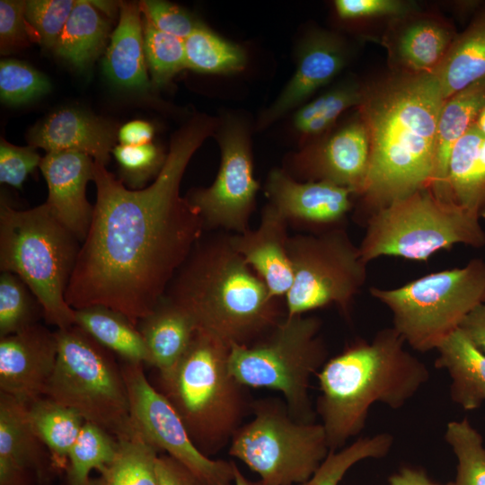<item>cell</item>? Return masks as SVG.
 I'll use <instances>...</instances> for the list:
<instances>
[{"instance_id": "48", "label": "cell", "mask_w": 485, "mask_h": 485, "mask_svg": "<svg viewBox=\"0 0 485 485\" xmlns=\"http://www.w3.org/2000/svg\"><path fill=\"white\" fill-rule=\"evenodd\" d=\"M157 485H206L186 466L166 454L156 461Z\"/></svg>"}, {"instance_id": "49", "label": "cell", "mask_w": 485, "mask_h": 485, "mask_svg": "<svg viewBox=\"0 0 485 485\" xmlns=\"http://www.w3.org/2000/svg\"><path fill=\"white\" fill-rule=\"evenodd\" d=\"M459 328L485 355V303L477 305L461 322Z\"/></svg>"}, {"instance_id": "54", "label": "cell", "mask_w": 485, "mask_h": 485, "mask_svg": "<svg viewBox=\"0 0 485 485\" xmlns=\"http://www.w3.org/2000/svg\"><path fill=\"white\" fill-rule=\"evenodd\" d=\"M483 303H485V297H484V301H483Z\"/></svg>"}, {"instance_id": "3", "label": "cell", "mask_w": 485, "mask_h": 485, "mask_svg": "<svg viewBox=\"0 0 485 485\" xmlns=\"http://www.w3.org/2000/svg\"><path fill=\"white\" fill-rule=\"evenodd\" d=\"M164 296L186 311L198 329L229 345L254 342L283 317L279 298L223 231L200 238Z\"/></svg>"}, {"instance_id": "10", "label": "cell", "mask_w": 485, "mask_h": 485, "mask_svg": "<svg viewBox=\"0 0 485 485\" xmlns=\"http://www.w3.org/2000/svg\"><path fill=\"white\" fill-rule=\"evenodd\" d=\"M384 304L392 327L419 352L436 349L485 297V261L473 259L462 268L428 274L396 288L370 287Z\"/></svg>"}, {"instance_id": "8", "label": "cell", "mask_w": 485, "mask_h": 485, "mask_svg": "<svg viewBox=\"0 0 485 485\" xmlns=\"http://www.w3.org/2000/svg\"><path fill=\"white\" fill-rule=\"evenodd\" d=\"M481 219L429 188L395 200L366 222L359 251L366 263L380 257L427 260L436 252L463 243L485 244Z\"/></svg>"}, {"instance_id": "6", "label": "cell", "mask_w": 485, "mask_h": 485, "mask_svg": "<svg viewBox=\"0 0 485 485\" xmlns=\"http://www.w3.org/2000/svg\"><path fill=\"white\" fill-rule=\"evenodd\" d=\"M46 203L27 210L0 202V269L21 278L43 309L47 323L75 325L66 291L81 246Z\"/></svg>"}, {"instance_id": "34", "label": "cell", "mask_w": 485, "mask_h": 485, "mask_svg": "<svg viewBox=\"0 0 485 485\" xmlns=\"http://www.w3.org/2000/svg\"><path fill=\"white\" fill-rule=\"evenodd\" d=\"M186 68L200 73L232 74L246 63L243 49L199 24L184 40Z\"/></svg>"}, {"instance_id": "19", "label": "cell", "mask_w": 485, "mask_h": 485, "mask_svg": "<svg viewBox=\"0 0 485 485\" xmlns=\"http://www.w3.org/2000/svg\"><path fill=\"white\" fill-rule=\"evenodd\" d=\"M56 472L25 404L0 392V485H44Z\"/></svg>"}, {"instance_id": "43", "label": "cell", "mask_w": 485, "mask_h": 485, "mask_svg": "<svg viewBox=\"0 0 485 485\" xmlns=\"http://www.w3.org/2000/svg\"><path fill=\"white\" fill-rule=\"evenodd\" d=\"M112 154L121 169L123 179L133 190L141 187L154 174L158 175L166 158L151 143L119 145L114 146Z\"/></svg>"}, {"instance_id": "38", "label": "cell", "mask_w": 485, "mask_h": 485, "mask_svg": "<svg viewBox=\"0 0 485 485\" xmlns=\"http://www.w3.org/2000/svg\"><path fill=\"white\" fill-rule=\"evenodd\" d=\"M445 440L457 460L455 480L448 485H485V447L468 419L448 422Z\"/></svg>"}, {"instance_id": "9", "label": "cell", "mask_w": 485, "mask_h": 485, "mask_svg": "<svg viewBox=\"0 0 485 485\" xmlns=\"http://www.w3.org/2000/svg\"><path fill=\"white\" fill-rule=\"evenodd\" d=\"M55 332L57 358L45 396L116 438L131 432L128 389L115 354L75 324Z\"/></svg>"}, {"instance_id": "27", "label": "cell", "mask_w": 485, "mask_h": 485, "mask_svg": "<svg viewBox=\"0 0 485 485\" xmlns=\"http://www.w3.org/2000/svg\"><path fill=\"white\" fill-rule=\"evenodd\" d=\"M436 366L446 370L451 379L450 396L465 410L485 401V355L460 328L436 348Z\"/></svg>"}, {"instance_id": "45", "label": "cell", "mask_w": 485, "mask_h": 485, "mask_svg": "<svg viewBox=\"0 0 485 485\" xmlns=\"http://www.w3.org/2000/svg\"><path fill=\"white\" fill-rule=\"evenodd\" d=\"M334 6L343 20L381 17L391 20L419 10L415 3L401 0H336Z\"/></svg>"}, {"instance_id": "42", "label": "cell", "mask_w": 485, "mask_h": 485, "mask_svg": "<svg viewBox=\"0 0 485 485\" xmlns=\"http://www.w3.org/2000/svg\"><path fill=\"white\" fill-rule=\"evenodd\" d=\"M75 0H30L25 17L35 39L54 48L75 6Z\"/></svg>"}, {"instance_id": "52", "label": "cell", "mask_w": 485, "mask_h": 485, "mask_svg": "<svg viewBox=\"0 0 485 485\" xmlns=\"http://www.w3.org/2000/svg\"><path fill=\"white\" fill-rule=\"evenodd\" d=\"M234 485H266L260 480L259 481H253L247 479L238 469L236 464L234 465Z\"/></svg>"}, {"instance_id": "39", "label": "cell", "mask_w": 485, "mask_h": 485, "mask_svg": "<svg viewBox=\"0 0 485 485\" xmlns=\"http://www.w3.org/2000/svg\"><path fill=\"white\" fill-rule=\"evenodd\" d=\"M43 316V309L24 281L4 271L0 276V338L16 333Z\"/></svg>"}, {"instance_id": "2", "label": "cell", "mask_w": 485, "mask_h": 485, "mask_svg": "<svg viewBox=\"0 0 485 485\" xmlns=\"http://www.w3.org/2000/svg\"><path fill=\"white\" fill-rule=\"evenodd\" d=\"M443 97L433 74L390 71L363 86L358 115L369 137V163L354 212L365 225L376 211L428 188Z\"/></svg>"}, {"instance_id": "41", "label": "cell", "mask_w": 485, "mask_h": 485, "mask_svg": "<svg viewBox=\"0 0 485 485\" xmlns=\"http://www.w3.org/2000/svg\"><path fill=\"white\" fill-rule=\"evenodd\" d=\"M50 90L48 79L26 63L8 59L0 62L1 101L11 105L29 102Z\"/></svg>"}, {"instance_id": "40", "label": "cell", "mask_w": 485, "mask_h": 485, "mask_svg": "<svg viewBox=\"0 0 485 485\" xmlns=\"http://www.w3.org/2000/svg\"><path fill=\"white\" fill-rule=\"evenodd\" d=\"M144 48L153 81L162 85L186 68L184 40L157 29L143 17Z\"/></svg>"}, {"instance_id": "46", "label": "cell", "mask_w": 485, "mask_h": 485, "mask_svg": "<svg viewBox=\"0 0 485 485\" xmlns=\"http://www.w3.org/2000/svg\"><path fill=\"white\" fill-rule=\"evenodd\" d=\"M139 7L144 17L157 29L183 40L198 25L188 13L168 2L146 0Z\"/></svg>"}, {"instance_id": "17", "label": "cell", "mask_w": 485, "mask_h": 485, "mask_svg": "<svg viewBox=\"0 0 485 485\" xmlns=\"http://www.w3.org/2000/svg\"><path fill=\"white\" fill-rule=\"evenodd\" d=\"M57 358L56 332L39 322L0 338V392L24 404L45 396Z\"/></svg>"}, {"instance_id": "33", "label": "cell", "mask_w": 485, "mask_h": 485, "mask_svg": "<svg viewBox=\"0 0 485 485\" xmlns=\"http://www.w3.org/2000/svg\"><path fill=\"white\" fill-rule=\"evenodd\" d=\"M118 442L114 457L89 485H157L159 452L135 428Z\"/></svg>"}, {"instance_id": "53", "label": "cell", "mask_w": 485, "mask_h": 485, "mask_svg": "<svg viewBox=\"0 0 485 485\" xmlns=\"http://www.w3.org/2000/svg\"><path fill=\"white\" fill-rule=\"evenodd\" d=\"M474 126L481 134L485 136V106L479 112L475 119Z\"/></svg>"}, {"instance_id": "23", "label": "cell", "mask_w": 485, "mask_h": 485, "mask_svg": "<svg viewBox=\"0 0 485 485\" xmlns=\"http://www.w3.org/2000/svg\"><path fill=\"white\" fill-rule=\"evenodd\" d=\"M114 127L75 109H62L34 126L28 134L31 146L50 152L74 151L106 164L114 148Z\"/></svg>"}, {"instance_id": "18", "label": "cell", "mask_w": 485, "mask_h": 485, "mask_svg": "<svg viewBox=\"0 0 485 485\" xmlns=\"http://www.w3.org/2000/svg\"><path fill=\"white\" fill-rule=\"evenodd\" d=\"M440 14L419 10L392 18L382 38L390 71L434 74L457 36Z\"/></svg>"}, {"instance_id": "29", "label": "cell", "mask_w": 485, "mask_h": 485, "mask_svg": "<svg viewBox=\"0 0 485 485\" xmlns=\"http://www.w3.org/2000/svg\"><path fill=\"white\" fill-rule=\"evenodd\" d=\"M433 75L445 100L485 80V4L475 13L466 29L457 34Z\"/></svg>"}, {"instance_id": "36", "label": "cell", "mask_w": 485, "mask_h": 485, "mask_svg": "<svg viewBox=\"0 0 485 485\" xmlns=\"http://www.w3.org/2000/svg\"><path fill=\"white\" fill-rule=\"evenodd\" d=\"M362 84L343 83L303 106L295 114V128L304 135L325 132L347 109L358 106L363 97Z\"/></svg>"}, {"instance_id": "4", "label": "cell", "mask_w": 485, "mask_h": 485, "mask_svg": "<svg viewBox=\"0 0 485 485\" xmlns=\"http://www.w3.org/2000/svg\"><path fill=\"white\" fill-rule=\"evenodd\" d=\"M405 345L393 327L385 328L371 341L354 342L317 373L316 410L330 451L362 431L375 403L400 409L428 381V367Z\"/></svg>"}, {"instance_id": "16", "label": "cell", "mask_w": 485, "mask_h": 485, "mask_svg": "<svg viewBox=\"0 0 485 485\" xmlns=\"http://www.w3.org/2000/svg\"><path fill=\"white\" fill-rule=\"evenodd\" d=\"M369 152L368 133L358 115L325 141L295 154L287 173L304 181H328L347 188L357 198L365 185Z\"/></svg>"}, {"instance_id": "25", "label": "cell", "mask_w": 485, "mask_h": 485, "mask_svg": "<svg viewBox=\"0 0 485 485\" xmlns=\"http://www.w3.org/2000/svg\"><path fill=\"white\" fill-rule=\"evenodd\" d=\"M139 4H119V23L103 59L109 79L120 87L144 90L148 86Z\"/></svg>"}, {"instance_id": "20", "label": "cell", "mask_w": 485, "mask_h": 485, "mask_svg": "<svg viewBox=\"0 0 485 485\" xmlns=\"http://www.w3.org/2000/svg\"><path fill=\"white\" fill-rule=\"evenodd\" d=\"M94 167L91 156L74 151L47 153L40 164L48 190L45 203L53 216L83 242L93 215L85 190L94 178Z\"/></svg>"}, {"instance_id": "35", "label": "cell", "mask_w": 485, "mask_h": 485, "mask_svg": "<svg viewBox=\"0 0 485 485\" xmlns=\"http://www.w3.org/2000/svg\"><path fill=\"white\" fill-rule=\"evenodd\" d=\"M118 438L101 427L84 422L67 456L68 485H89L92 471H99L114 457Z\"/></svg>"}, {"instance_id": "13", "label": "cell", "mask_w": 485, "mask_h": 485, "mask_svg": "<svg viewBox=\"0 0 485 485\" xmlns=\"http://www.w3.org/2000/svg\"><path fill=\"white\" fill-rule=\"evenodd\" d=\"M133 427L158 452L174 458L206 485H232L233 462L213 460L194 445L168 400L148 382L143 364L123 362Z\"/></svg>"}, {"instance_id": "11", "label": "cell", "mask_w": 485, "mask_h": 485, "mask_svg": "<svg viewBox=\"0 0 485 485\" xmlns=\"http://www.w3.org/2000/svg\"><path fill=\"white\" fill-rule=\"evenodd\" d=\"M253 418L230 442L229 454L258 473L266 485H297L309 480L330 453L321 423L301 422L286 401H252Z\"/></svg>"}, {"instance_id": "5", "label": "cell", "mask_w": 485, "mask_h": 485, "mask_svg": "<svg viewBox=\"0 0 485 485\" xmlns=\"http://www.w3.org/2000/svg\"><path fill=\"white\" fill-rule=\"evenodd\" d=\"M230 345L198 329L188 349L157 389L171 403L198 449L208 456L230 444L251 413L247 387L230 372Z\"/></svg>"}, {"instance_id": "28", "label": "cell", "mask_w": 485, "mask_h": 485, "mask_svg": "<svg viewBox=\"0 0 485 485\" xmlns=\"http://www.w3.org/2000/svg\"><path fill=\"white\" fill-rule=\"evenodd\" d=\"M484 106L485 80L467 86L444 101L437 126L435 169L428 187L440 198L445 199V179L452 150L474 124Z\"/></svg>"}, {"instance_id": "37", "label": "cell", "mask_w": 485, "mask_h": 485, "mask_svg": "<svg viewBox=\"0 0 485 485\" xmlns=\"http://www.w3.org/2000/svg\"><path fill=\"white\" fill-rule=\"evenodd\" d=\"M393 444V436L380 433L360 437L350 445L330 451L317 471L306 481L297 485H339L356 463L369 458L385 456Z\"/></svg>"}, {"instance_id": "12", "label": "cell", "mask_w": 485, "mask_h": 485, "mask_svg": "<svg viewBox=\"0 0 485 485\" xmlns=\"http://www.w3.org/2000/svg\"><path fill=\"white\" fill-rule=\"evenodd\" d=\"M293 284L285 296L287 315L336 305L350 313L366 281V265L346 228L295 234L288 240Z\"/></svg>"}, {"instance_id": "24", "label": "cell", "mask_w": 485, "mask_h": 485, "mask_svg": "<svg viewBox=\"0 0 485 485\" xmlns=\"http://www.w3.org/2000/svg\"><path fill=\"white\" fill-rule=\"evenodd\" d=\"M137 327L147 350V364L154 366L159 375L175 366L198 331L194 319L165 296Z\"/></svg>"}, {"instance_id": "31", "label": "cell", "mask_w": 485, "mask_h": 485, "mask_svg": "<svg viewBox=\"0 0 485 485\" xmlns=\"http://www.w3.org/2000/svg\"><path fill=\"white\" fill-rule=\"evenodd\" d=\"M75 324L125 362L148 363L147 350L137 327L125 315L93 305L75 310Z\"/></svg>"}, {"instance_id": "47", "label": "cell", "mask_w": 485, "mask_h": 485, "mask_svg": "<svg viewBox=\"0 0 485 485\" xmlns=\"http://www.w3.org/2000/svg\"><path fill=\"white\" fill-rule=\"evenodd\" d=\"M34 147L16 146L1 140L0 144V182L21 189L27 176L41 162Z\"/></svg>"}, {"instance_id": "21", "label": "cell", "mask_w": 485, "mask_h": 485, "mask_svg": "<svg viewBox=\"0 0 485 485\" xmlns=\"http://www.w3.org/2000/svg\"><path fill=\"white\" fill-rule=\"evenodd\" d=\"M288 224L269 203L261 211L259 226L242 234H230L234 250L266 284L277 298L285 297L293 284L288 255Z\"/></svg>"}, {"instance_id": "14", "label": "cell", "mask_w": 485, "mask_h": 485, "mask_svg": "<svg viewBox=\"0 0 485 485\" xmlns=\"http://www.w3.org/2000/svg\"><path fill=\"white\" fill-rule=\"evenodd\" d=\"M221 163L213 184L186 198L198 214L205 230L242 234L250 229L259 183L243 127L232 123L220 136Z\"/></svg>"}, {"instance_id": "7", "label": "cell", "mask_w": 485, "mask_h": 485, "mask_svg": "<svg viewBox=\"0 0 485 485\" xmlns=\"http://www.w3.org/2000/svg\"><path fill=\"white\" fill-rule=\"evenodd\" d=\"M321 326L318 317L286 313L254 342L230 345V372L246 387L278 391L295 419L315 422L310 381L328 355Z\"/></svg>"}, {"instance_id": "1", "label": "cell", "mask_w": 485, "mask_h": 485, "mask_svg": "<svg viewBox=\"0 0 485 485\" xmlns=\"http://www.w3.org/2000/svg\"><path fill=\"white\" fill-rule=\"evenodd\" d=\"M212 128L208 119L196 118L178 132L154 181L144 189L126 188L94 161L96 202L66 291L71 308L105 306L137 326L164 297L205 231L180 185Z\"/></svg>"}, {"instance_id": "44", "label": "cell", "mask_w": 485, "mask_h": 485, "mask_svg": "<svg viewBox=\"0 0 485 485\" xmlns=\"http://www.w3.org/2000/svg\"><path fill=\"white\" fill-rule=\"evenodd\" d=\"M27 1H0V46L1 52L10 51L36 40L26 17Z\"/></svg>"}, {"instance_id": "32", "label": "cell", "mask_w": 485, "mask_h": 485, "mask_svg": "<svg viewBox=\"0 0 485 485\" xmlns=\"http://www.w3.org/2000/svg\"><path fill=\"white\" fill-rule=\"evenodd\" d=\"M108 23L91 1L75 0L68 21L54 47L55 53L75 67L87 68L104 45Z\"/></svg>"}, {"instance_id": "26", "label": "cell", "mask_w": 485, "mask_h": 485, "mask_svg": "<svg viewBox=\"0 0 485 485\" xmlns=\"http://www.w3.org/2000/svg\"><path fill=\"white\" fill-rule=\"evenodd\" d=\"M445 193L447 200L485 218V136L474 124L452 150Z\"/></svg>"}, {"instance_id": "51", "label": "cell", "mask_w": 485, "mask_h": 485, "mask_svg": "<svg viewBox=\"0 0 485 485\" xmlns=\"http://www.w3.org/2000/svg\"><path fill=\"white\" fill-rule=\"evenodd\" d=\"M389 485H439L422 470L403 467L389 478Z\"/></svg>"}, {"instance_id": "22", "label": "cell", "mask_w": 485, "mask_h": 485, "mask_svg": "<svg viewBox=\"0 0 485 485\" xmlns=\"http://www.w3.org/2000/svg\"><path fill=\"white\" fill-rule=\"evenodd\" d=\"M348 57L347 45L336 34L317 31L310 35L300 48L293 77L265 111L260 125L273 122L327 84L344 68Z\"/></svg>"}, {"instance_id": "30", "label": "cell", "mask_w": 485, "mask_h": 485, "mask_svg": "<svg viewBox=\"0 0 485 485\" xmlns=\"http://www.w3.org/2000/svg\"><path fill=\"white\" fill-rule=\"evenodd\" d=\"M25 406L31 427L47 446L55 470L57 472H65L68 453L85 422L84 419L75 410L47 396Z\"/></svg>"}, {"instance_id": "15", "label": "cell", "mask_w": 485, "mask_h": 485, "mask_svg": "<svg viewBox=\"0 0 485 485\" xmlns=\"http://www.w3.org/2000/svg\"><path fill=\"white\" fill-rule=\"evenodd\" d=\"M265 191L288 226L307 234L346 228L355 207L350 190L328 181H299L280 169L270 171Z\"/></svg>"}, {"instance_id": "50", "label": "cell", "mask_w": 485, "mask_h": 485, "mask_svg": "<svg viewBox=\"0 0 485 485\" xmlns=\"http://www.w3.org/2000/svg\"><path fill=\"white\" fill-rule=\"evenodd\" d=\"M154 127L144 120H133L123 125L118 131V138L123 146H139L151 143Z\"/></svg>"}]
</instances>
